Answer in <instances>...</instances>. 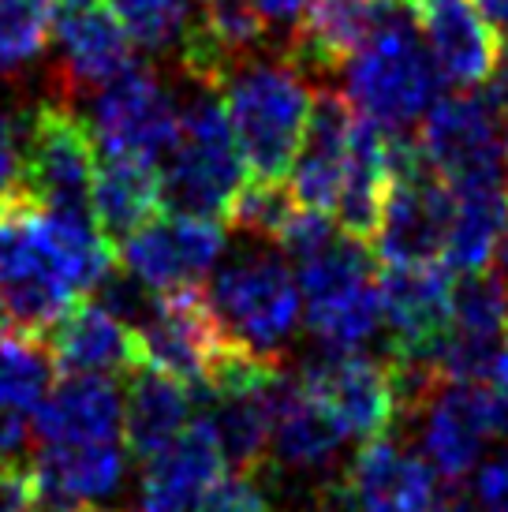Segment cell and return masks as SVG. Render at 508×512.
<instances>
[{"label":"cell","instance_id":"cell-1","mask_svg":"<svg viewBox=\"0 0 508 512\" xmlns=\"http://www.w3.org/2000/svg\"><path fill=\"white\" fill-rule=\"evenodd\" d=\"M221 90L243 161L258 180H284L311 116V75L288 57V49H258L228 72Z\"/></svg>","mask_w":508,"mask_h":512},{"label":"cell","instance_id":"cell-2","mask_svg":"<svg viewBox=\"0 0 508 512\" xmlns=\"http://www.w3.org/2000/svg\"><path fill=\"white\" fill-rule=\"evenodd\" d=\"M445 75L419 34V12L389 0L367 42L344 64V98L359 116L389 131H404L423 120L441 94Z\"/></svg>","mask_w":508,"mask_h":512},{"label":"cell","instance_id":"cell-3","mask_svg":"<svg viewBox=\"0 0 508 512\" xmlns=\"http://www.w3.org/2000/svg\"><path fill=\"white\" fill-rule=\"evenodd\" d=\"M176 109H180L176 143L157 165L161 210L225 221L240 187L247 184L243 172L247 161L236 146L221 90L191 83L184 101H176Z\"/></svg>","mask_w":508,"mask_h":512},{"label":"cell","instance_id":"cell-4","mask_svg":"<svg viewBox=\"0 0 508 512\" xmlns=\"http://www.w3.org/2000/svg\"><path fill=\"white\" fill-rule=\"evenodd\" d=\"M206 299L228 341L262 359H281L303 311L296 273L269 251H247L225 262L213 273Z\"/></svg>","mask_w":508,"mask_h":512},{"label":"cell","instance_id":"cell-5","mask_svg":"<svg viewBox=\"0 0 508 512\" xmlns=\"http://www.w3.org/2000/svg\"><path fill=\"white\" fill-rule=\"evenodd\" d=\"M19 157H23V195L42 210H90V184L98 169V143L60 101H38L19 116Z\"/></svg>","mask_w":508,"mask_h":512},{"label":"cell","instance_id":"cell-6","mask_svg":"<svg viewBox=\"0 0 508 512\" xmlns=\"http://www.w3.org/2000/svg\"><path fill=\"white\" fill-rule=\"evenodd\" d=\"M423 146L426 165L438 172L452 191L464 187L505 184V135L501 116L486 101V94L467 90L452 98L434 101L423 116Z\"/></svg>","mask_w":508,"mask_h":512},{"label":"cell","instance_id":"cell-7","mask_svg":"<svg viewBox=\"0 0 508 512\" xmlns=\"http://www.w3.org/2000/svg\"><path fill=\"white\" fill-rule=\"evenodd\" d=\"M90 131L101 154L139 157L161 165L180 131V109L150 68L131 64L127 72L94 90Z\"/></svg>","mask_w":508,"mask_h":512},{"label":"cell","instance_id":"cell-8","mask_svg":"<svg viewBox=\"0 0 508 512\" xmlns=\"http://www.w3.org/2000/svg\"><path fill=\"white\" fill-rule=\"evenodd\" d=\"M299 385L322 400L352 441L381 438L400 423V397L389 359L318 348L303 367Z\"/></svg>","mask_w":508,"mask_h":512},{"label":"cell","instance_id":"cell-9","mask_svg":"<svg viewBox=\"0 0 508 512\" xmlns=\"http://www.w3.org/2000/svg\"><path fill=\"white\" fill-rule=\"evenodd\" d=\"M381 326H389V363L438 367L452 322V273L445 262L385 266L378 277ZM441 370V367H438Z\"/></svg>","mask_w":508,"mask_h":512},{"label":"cell","instance_id":"cell-10","mask_svg":"<svg viewBox=\"0 0 508 512\" xmlns=\"http://www.w3.org/2000/svg\"><path fill=\"white\" fill-rule=\"evenodd\" d=\"M135 337H139V356L146 367L165 370L191 389H202L210 382L221 359L236 348L225 337L202 288L157 296V307L135 329Z\"/></svg>","mask_w":508,"mask_h":512},{"label":"cell","instance_id":"cell-11","mask_svg":"<svg viewBox=\"0 0 508 512\" xmlns=\"http://www.w3.org/2000/svg\"><path fill=\"white\" fill-rule=\"evenodd\" d=\"M225 255V232L221 221L195 214H172L161 210L150 217L139 232H131L120 243V262L127 273H135L142 285L165 292L198 288Z\"/></svg>","mask_w":508,"mask_h":512},{"label":"cell","instance_id":"cell-12","mask_svg":"<svg viewBox=\"0 0 508 512\" xmlns=\"http://www.w3.org/2000/svg\"><path fill=\"white\" fill-rule=\"evenodd\" d=\"M452 187L419 157L415 165L393 176L389 199L381 210L374 240V258L381 266H404V262H441L445 236L452 221Z\"/></svg>","mask_w":508,"mask_h":512},{"label":"cell","instance_id":"cell-13","mask_svg":"<svg viewBox=\"0 0 508 512\" xmlns=\"http://www.w3.org/2000/svg\"><path fill=\"white\" fill-rule=\"evenodd\" d=\"M49 38L57 45L53 86L64 101L79 98L83 90H101L135 64V42L98 0H60Z\"/></svg>","mask_w":508,"mask_h":512},{"label":"cell","instance_id":"cell-14","mask_svg":"<svg viewBox=\"0 0 508 512\" xmlns=\"http://www.w3.org/2000/svg\"><path fill=\"white\" fill-rule=\"evenodd\" d=\"M415 415H423V453L430 468L452 486H460L482 460L486 441L494 438L482 385L445 378Z\"/></svg>","mask_w":508,"mask_h":512},{"label":"cell","instance_id":"cell-15","mask_svg":"<svg viewBox=\"0 0 508 512\" xmlns=\"http://www.w3.org/2000/svg\"><path fill=\"white\" fill-rule=\"evenodd\" d=\"M344 483L363 512H438L441 505L430 460L389 434L363 441Z\"/></svg>","mask_w":508,"mask_h":512},{"label":"cell","instance_id":"cell-16","mask_svg":"<svg viewBox=\"0 0 508 512\" xmlns=\"http://www.w3.org/2000/svg\"><path fill=\"white\" fill-rule=\"evenodd\" d=\"M127 471L120 441H83V445H45L34 456V512H71L113 498Z\"/></svg>","mask_w":508,"mask_h":512},{"label":"cell","instance_id":"cell-17","mask_svg":"<svg viewBox=\"0 0 508 512\" xmlns=\"http://www.w3.org/2000/svg\"><path fill=\"white\" fill-rule=\"evenodd\" d=\"M355 109L337 90H318L311 101L307 131L299 154L292 161V191L299 206L329 214L337 210L340 187H344V165H348V139H352Z\"/></svg>","mask_w":508,"mask_h":512},{"label":"cell","instance_id":"cell-18","mask_svg":"<svg viewBox=\"0 0 508 512\" xmlns=\"http://www.w3.org/2000/svg\"><path fill=\"white\" fill-rule=\"evenodd\" d=\"M344 434L333 412L322 400L307 393L299 378H288L281 370L273 389V434H269V460L284 475H314L329 468L344 449Z\"/></svg>","mask_w":508,"mask_h":512},{"label":"cell","instance_id":"cell-19","mask_svg":"<svg viewBox=\"0 0 508 512\" xmlns=\"http://www.w3.org/2000/svg\"><path fill=\"white\" fill-rule=\"evenodd\" d=\"M225 471L228 464L213 430L202 415H195V423L169 449L146 460L139 512H202L210 486Z\"/></svg>","mask_w":508,"mask_h":512},{"label":"cell","instance_id":"cell-20","mask_svg":"<svg viewBox=\"0 0 508 512\" xmlns=\"http://www.w3.org/2000/svg\"><path fill=\"white\" fill-rule=\"evenodd\" d=\"M124 397L109 374L68 370L34 412V434L45 445H83V441H120Z\"/></svg>","mask_w":508,"mask_h":512},{"label":"cell","instance_id":"cell-21","mask_svg":"<svg viewBox=\"0 0 508 512\" xmlns=\"http://www.w3.org/2000/svg\"><path fill=\"white\" fill-rule=\"evenodd\" d=\"M438 72L456 86H482L501 60V42L475 0H426L415 8Z\"/></svg>","mask_w":508,"mask_h":512},{"label":"cell","instance_id":"cell-22","mask_svg":"<svg viewBox=\"0 0 508 512\" xmlns=\"http://www.w3.org/2000/svg\"><path fill=\"white\" fill-rule=\"evenodd\" d=\"M57 370L75 374H127L139 367V337L113 311L94 303H71L53 326L42 333Z\"/></svg>","mask_w":508,"mask_h":512},{"label":"cell","instance_id":"cell-23","mask_svg":"<svg viewBox=\"0 0 508 512\" xmlns=\"http://www.w3.org/2000/svg\"><path fill=\"white\" fill-rule=\"evenodd\" d=\"M198 412V397L191 385L180 378H172L157 367H139L127 370V389H124V438L127 449L150 460L161 449H169L172 441L180 438Z\"/></svg>","mask_w":508,"mask_h":512},{"label":"cell","instance_id":"cell-24","mask_svg":"<svg viewBox=\"0 0 508 512\" xmlns=\"http://www.w3.org/2000/svg\"><path fill=\"white\" fill-rule=\"evenodd\" d=\"M385 4L389 0H311L284 49L307 75L340 72L355 49L374 34Z\"/></svg>","mask_w":508,"mask_h":512},{"label":"cell","instance_id":"cell-25","mask_svg":"<svg viewBox=\"0 0 508 512\" xmlns=\"http://www.w3.org/2000/svg\"><path fill=\"white\" fill-rule=\"evenodd\" d=\"M90 214L98 221L105 243L120 251V243L139 232L150 217L161 214V176L157 165L124 154H101L90 184Z\"/></svg>","mask_w":508,"mask_h":512},{"label":"cell","instance_id":"cell-26","mask_svg":"<svg viewBox=\"0 0 508 512\" xmlns=\"http://www.w3.org/2000/svg\"><path fill=\"white\" fill-rule=\"evenodd\" d=\"M452 195H456V202H452V221L441 262L452 273L486 270L490 258L497 255V243H501V232H505L508 221L505 184L464 187V191H452Z\"/></svg>","mask_w":508,"mask_h":512},{"label":"cell","instance_id":"cell-27","mask_svg":"<svg viewBox=\"0 0 508 512\" xmlns=\"http://www.w3.org/2000/svg\"><path fill=\"white\" fill-rule=\"evenodd\" d=\"M57 382V359L45 337L0 329V408L34 415Z\"/></svg>","mask_w":508,"mask_h":512},{"label":"cell","instance_id":"cell-28","mask_svg":"<svg viewBox=\"0 0 508 512\" xmlns=\"http://www.w3.org/2000/svg\"><path fill=\"white\" fill-rule=\"evenodd\" d=\"M53 34V0H0V75L27 72Z\"/></svg>","mask_w":508,"mask_h":512},{"label":"cell","instance_id":"cell-29","mask_svg":"<svg viewBox=\"0 0 508 512\" xmlns=\"http://www.w3.org/2000/svg\"><path fill=\"white\" fill-rule=\"evenodd\" d=\"M109 12L139 49L172 53L191 23V0H109Z\"/></svg>","mask_w":508,"mask_h":512},{"label":"cell","instance_id":"cell-30","mask_svg":"<svg viewBox=\"0 0 508 512\" xmlns=\"http://www.w3.org/2000/svg\"><path fill=\"white\" fill-rule=\"evenodd\" d=\"M299 199L292 184L284 180H258L240 187V195L232 202L225 221H232V228H240L243 236L251 240H277L284 232V225L296 217Z\"/></svg>","mask_w":508,"mask_h":512},{"label":"cell","instance_id":"cell-31","mask_svg":"<svg viewBox=\"0 0 508 512\" xmlns=\"http://www.w3.org/2000/svg\"><path fill=\"white\" fill-rule=\"evenodd\" d=\"M445 512H508V453L486 460L475 479L452 494Z\"/></svg>","mask_w":508,"mask_h":512},{"label":"cell","instance_id":"cell-32","mask_svg":"<svg viewBox=\"0 0 508 512\" xmlns=\"http://www.w3.org/2000/svg\"><path fill=\"white\" fill-rule=\"evenodd\" d=\"M202 512H277L269 490L258 483V471H232L210 486Z\"/></svg>","mask_w":508,"mask_h":512},{"label":"cell","instance_id":"cell-33","mask_svg":"<svg viewBox=\"0 0 508 512\" xmlns=\"http://www.w3.org/2000/svg\"><path fill=\"white\" fill-rule=\"evenodd\" d=\"M23 195V157H19V120L0 105V206Z\"/></svg>","mask_w":508,"mask_h":512},{"label":"cell","instance_id":"cell-34","mask_svg":"<svg viewBox=\"0 0 508 512\" xmlns=\"http://www.w3.org/2000/svg\"><path fill=\"white\" fill-rule=\"evenodd\" d=\"M38 494H34V475L30 468L15 460H0V512H34Z\"/></svg>","mask_w":508,"mask_h":512},{"label":"cell","instance_id":"cell-35","mask_svg":"<svg viewBox=\"0 0 508 512\" xmlns=\"http://www.w3.org/2000/svg\"><path fill=\"white\" fill-rule=\"evenodd\" d=\"M34 438V423L30 415L12 412V408H0V460H23L27 456V445Z\"/></svg>","mask_w":508,"mask_h":512},{"label":"cell","instance_id":"cell-36","mask_svg":"<svg viewBox=\"0 0 508 512\" xmlns=\"http://www.w3.org/2000/svg\"><path fill=\"white\" fill-rule=\"evenodd\" d=\"M251 4L262 12V19H266V23H284V27L292 23V27H296L311 0H251Z\"/></svg>","mask_w":508,"mask_h":512},{"label":"cell","instance_id":"cell-37","mask_svg":"<svg viewBox=\"0 0 508 512\" xmlns=\"http://www.w3.org/2000/svg\"><path fill=\"white\" fill-rule=\"evenodd\" d=\"M486 101L494 105L501 120H508V57L497 60L494 75L486 79Z\"/></svg>","mask_w":508,"mask_h":512},{"label":"cell","instance_id":"cell-38","mask_svg":"<svg viewBox=\"0 0 508 512\" xmlns=\"http://www.w3.org/2000/svg\"><path fill=\"white\" fill-rule=\"evenodd\" d=\"M482 8V15H486V23L494 27L497 42L508 49V0H475Z\"/></svg>","mask_w":508,"mask_h":512},{"label":"cell","instance_id":"cell-39","mask_svg":"<svg viewBox=\"0 0 508 512\" xmlns=\"http://www.w3.org/2000/svg\"><path fill=\"white\" fill-rule=\"evenodd\" d=\"M497 255H501V266L508 273V221H505V232H501V243H497Z\"/></svg>","mask_w":508,"mask_h":512},{"label":"cell","instance_id":"cell-40","mask_svg":"<svg viewBox=\"0 0 508 512\" xmlns=\"http://www.w3.org/2000/svg\"><path fill=\"white\" fill-rule=\"evenodd\" d=\"M4 236H8V221H4V214H0V251H4Z\"/></svg>","mask_w":508,"mask_h":512},{"label":"cell","instance_id":"cell-41","mask_svg":"<svg viewBox=\"0 0 508 512\" xmlns=\"http://www.w3.org/2000/svg\"><path fill=\"white\" fill-rule=\"evenodd\" d=\"M71 512H116V509H98V505H83V509H71Z\"/></svg>","mask_w":508,"mask_h":512},{"label":"cell","instance_id":"cell-42","mask_svg":"<svg viewBox=\"0 0 508 512\" xmlns=\"http://www.w3.org/2000/svg\"><path fill=\"white\" fill-rule=\"evenodd\" d=\"M400 4H408V8H419V4H426V0H400Z\"/></svg>","mask_w":508,"mask_h":512},{"label":"cell","instance_id":"cell-43","mask_svg":"<svg viewBox=\"0 0 508 512\" xmlns=\"http://www.w3.org/2000/svg\"><path fill=\"white\" fill-rule=\"evenodd\" d=\"M191 4H202V0H191Z\"/></svg>","mask_w":508,"mask_h":512}]
</instances>
